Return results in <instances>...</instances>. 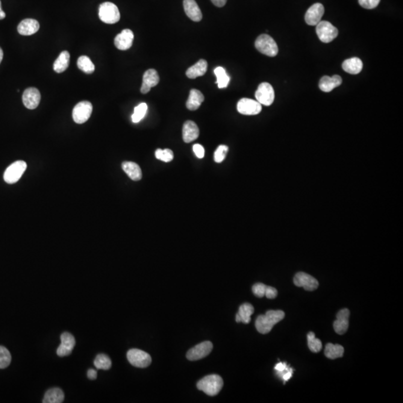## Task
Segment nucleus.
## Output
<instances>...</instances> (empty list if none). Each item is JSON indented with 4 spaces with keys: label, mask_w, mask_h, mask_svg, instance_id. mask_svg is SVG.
<instances>
[{
    "label": "nucleus",
    "mask_w": 403,
    "mask_h": 403,
    "mask_svg": "<svg viewBox=\"0 0 403 403\" xmlns=\"http://www.w3.org/2000/svg\"><path fill=\"white\" fill-rule=\"evenodd\" d=\"M286 314L281 310H268L264 315H259L256 321V327L260 334H268L276 324L284 319Z\"/></svg>",
    "instance_id": "nucleus-1"
},
{
    "label": "nucleus",
    "mask_w": 403,
    "mask_h": 403,
    "mask_svg": "<svg viewBox=\"0 0 403 403\" xmlns=\"http://www.w3.org/2000/svg\"><path fill=\"white\" fill-rule=\"evenodd\" d=\"M224 386V381L220 376L209 375L200 380L198 383V388L206 393L208 396H216L220 393Z\"/></svg>",
    "instance_id": "nucleus-2"
},
{
    "label": "nucleus",
    "mask_w": 403,
    "mask_h": 403,
    "mask_svg": "<svg viewBox=\"0 0 403 403\" xmlns=\"http://www.w3.org/2000/svg\"><path fill=\"white\" fill-rule=\"evenodd\" d=\"M100 19L104 24H114L120 19L118 6L110 2L102 3L99 8Z\"/></svg>",
    "instance_id": "nucleus-3"
},
{
    "label": "nucleus",
    "mask_w": 403,
    "mask_h": 403,
    "mask_svg": "<svg viewBox=\"0 0 403 403\" xmlns=\"http://www.w3.org/2000/svg\"><path fill=\"white\" fill-rule=\"evenodd\" d=\"M256 49L262 54L269 57H275L278 52V46L272 37L268 34H260L254 43Z\"/></svg>",
    "instance_id": "nucleus-4"
},
{
    "label": "nucleus",
    "mask_w": 403,
    "mask_h": 403,
    "mask_svg": "<svg viewBox=\"0 0 403 403\" xmlns=\"http://www.w3.org/2000/svg\"><path fill=\"white\" fill-rule=\"evenodd\" d=\"M318 38L324 43H330L338 36V30L328 21H320L316 26Z\"/></svg>",
    "instance_id": "nucleus-5"
},
{
    "label": "nucleus",
    "mask_w": 403,
    "mask_h": 403,
    "mask_svg": "<svg viewBox=\"0 0 403 403\" xmlns=\"http://www.w3.org/2000/svg\"><path fill=\"white\" fill-rule=\"evenodd\" d=\"M27 168V164L24 160H18L10 164L4 171V182L8 184H14L19 181Z\"/></svg>",
    "instance_id": "nucleus-6"
},
{
    "label": "nucleus",
    "mask_w": 403,
    "mask_h": 403,
    "mask_svg": "<svg viewBox=\"0 0 403 403\" xmlns=\"http://www.w3.org/2000/svg\"><path fill=\"white\" fill-rule=\"evenodd\" d=\"M92 112H93V106L90 102H80L74 107L72 110V119L76 124H84L88 120Z\"/></svg>",
    "instance_id": "nucleus-7"
},
{
    "label": "nucleus",
    "mask_w": 403,
    "mask_h": 403,
    "mask_svg": "<svg viewBox=\"0 0 403 403\" xmlns=\"http://www.w3.org/2000/svg\"><path fill=\"white\" fill-rule=\"evenodd\" d=\"M254 96L256 101L258 102L262 106H270L275 99V92L270 83L263 82L259 84Z\"/></svg>",
    "instance_id": "nucleus-8"
},
{
    "label": "nucleus",
    "mask_w": 403,
    "mask_h": 403,
    "mask_svg": "<svg viewBox=\"0 0 403 403\" xmlns=\"http://www.w3.org/2000/svg\"><path fill=\"white\" fill-rule=\"evenodd\" d=\"M127 358L133 366L145 368L150 365L151 356L148 352L138 349H132L127 352Z\"/></svg>",
    "instance_id": "nucleus-9"
},
{
    "label": "nucleus",
    "mask_w": 403,
    "mask_h": 403,
    "mask_svg": "<svg viewBox=\"0 0 403 403\" xmlns=\"http://www.w3.org/2000/svg\"><path fill=\"white\" fill-rule=\"evenodd\" d=\"M294 283L296 287L303 288L304 290L308 292L316 290L319 286V282L314 277L304 272H298L295 275Z\"/></svg>",
    "instance_id": "nucleus-10"
},
{
    "label": "nucleus",
    "mask_w": 403,
    "mask_h": 403,
    "mask_svg": "<svg viewBox=\"0 0 403 403\" xmlns=\"http://www.w3.org/2000/svg\"><path fill=\"white\" fill-rule=\"evenodd\" d=\"M238 112L244 115L258 114L262 110V106L258 102L243 98L237 104Z\"/></svg>",
    "instance_id": "nucleus-11"
},
{
    "label": "nucleus",
    "mask_w": 403,
    "mask_h": 403,
    "mask_svg": "<svg viewBox=\"0 0 403 403\" xmlns=\"http://www.w3.org/2000/svg\"><path fill=\"white\" fill-rule=\"evenodd\" d=\"M213 349L210 342H204L190 349L187 353V358L190 360H198L208 356Z\"/></svg>",
    "instance_id": "nucleus-12"
},
{
    "label": "nucleus",
    "mask_w": 403,
    "mask_h": 403,
    "mask_svg": "<svg viewBox=\"0 0 403 403\" xmlns=\"http://www.w3.org/2000/svg\"><path fill=\"white\" fill-rule=\"evenodd\" d=\"M60 346L57 350V354L59 357L70 356L74 350L76 345L75 338L69 332H64L60 336Z\"/></svg>",
    "instance_id": "nucleus-13"
},
{
    "label": "nucleus",
    "mask_w": 403,
    "mask_h": 403,
    "mask_svg": "<svg viewBox=\"0 0 403 403\" xmlns=\"http://www.w3.org/2000/svg\"><path fill=\"white\" fill-rule=\"evenodd\" d=\"M324 14V7L321 3H315L308 9L304 20L309 26H316Z\"/></svg>",
    "instance_id": "nucleus-14"
},
{
    "label": "nucleus",
    "mask_w": 403,
    "mask_h": 403,
    "mask_svg": "<svg viewBox=\"0 0 403 403\" xmlns=\"http://www.w3.org/2000/svg\"><path fill=\"white\" fill-rule=\"evenodd\" d=\"M350 315L349 309L344 308L337 314V319L333 324L334 331L337 334H344L349 328V318Z\"/></svg>",
    "instance_id": "nucleus-15"
},
{
    "label": "nucleus",
    "mask_w": 403,
    "mask_h": 403,
    "mask_svg": "<svg viewBox=\"0 0 403 403\" xmlns=\"http://www.w3.org/2000/svg\"><path fill=\"white\" fill-rule=\"evenodd\" d=\"M40 93L36 88H28L22 94V102L28 109H36L40 104Z\"/></svg>",
    "instance_id": "nucleus-16"
},
{
    "label": "nucleus",
    "mask_w": 403,
    "mask_h": 403,
    "mask_svg": "<svg viewBox=\"0 0 403 403\" xmlns=\"http://www.w3.org/2000/svg\"><path fill=\"white\" fill-rule=\"evenodd\" d=\"M134 34L130 30H124L116 36L114 45L120 50H127L132 46Z\"/></svg>",
    "instance_id": "nucleus-17"
},
{
    "label": "nucleus",
    "mask_w": 403,
    "mask_h": 403,
    "mask_svg": "<svg viewBox=\"0 0 403 403\" xmlns=\"http://www.w3.org/2000/svg\"><path fill=\"white\" fill-rule=\"evenodd\" d=\"M160 78L158 74L154 69H150L144 74L143 83H142L140 92L144 94H146L150 92L152 88L154 87L158 84Z\"/></svg>",
    "instance_id": "nucleus-18"
},
{
    "label": "nucleus",
    "mask_w": 403,
    "mask_h": 403,
    "mask_svg": "<svg viewBox=\"0 0 403 403\" xmlns=\"http://www.w3.org/2000/svg\"><path fill=\"white\" fill-rule=\"evenodd\" d=\"M40 28V24L36 20L25 19L20 22L18 31L20 34L30 36L36 34Z\"/></svg>",
    "instance_id": "nucleus-19"
},
{
    "label": "nucleus",
    "mask_w": 403,
    "mask_h": 403,
    "mask_svg": "<svg viewBox=\"0 0 403 403\" xmlns=\"http://www.w3.org/2000/svg\"><path fill=\"white\" fill-rule=\"evenodd\" d=\"M184 12L187 16L194 22H200L202 19V14L195 0H184Z\"/></svg>",
    "instance_id": "nucleus-20"
},
{
    "label": "nucleus",
    "mask_w": 403,
    "mask_h": 403,
    "mask_svg": "<svg viewBox=\"0 0 403 403\" xmlns=\"http://www.w3.org/2000/svg\"><path fill=\"white\" fill-rule=\"evenodd\" d=\"M342 84V78L340 76L334 75L332 77L325 76L320 80L319 88L322 92L328 93Z\"/></svg>",
    "instance_id": "nucleus-21"
},
{
    "label": "nucleus",
    "mask_w": 403,
    "mask_h": 403,
    "mask_svg": "<svg viewBox=\"0 0 403 403\" xmlns=\"http://www.w3.org/2000/svg\"><path fill=\"white\" fill-rule=\"evenodd\" d=\"M200 130L198 125L192 120L186 121L183 126L182 137L186 143H190L198 138Z\"/></svg>",
    "instance_id": "nucleus-22"
},
{
    "label": "nucleus",
    "mask_w": 403,
    "mask_h": 403,
    "mask_svg": "<svg viewBox=\"0 0 403 403\" xmlns=\"http://www.w3.org/2000/svg\"><path fill=\"white\" fill-rule=\"evenodd\" d=\"M124 172L133 181H140L142 178V171L138 164L132 162H125L122 164Z\"/></svg>",
    "instance_id": "nucleus-23"
},
{
    "label": "nucleus",
    "mask_w": 403,
    "mask_h": 403,
    "mask_svg": "<svg viewBox=\"0 0 403 403\" xmlns=\"http://www.w3.org/2000/svg\"><path fill=\"white\" fill-rule=\"evenodd\" d=\"M207 70L208 62L204 59H201L198 63L188 69V70L186 71V76L189 78L194 80V78L204 76Z\"/></svg>",
    "instance_id": "nucleus-24"
},
{
    "label": "nucleus",
    "mask_w": 403,
    "mask_h": 403,
    "mask_svg": "<svg viewBox=\"0 0 403 403\" xmlns=\"http://www.w3.org/2000/svg\"><path fill=\"white\" fill-rule=\"evenodd\" d=\"M342 68L348 74L356 75L362 70L363 63L358 58H352L345 60L342 64Z\"/></svg>",
    "instance_id": "nucleus-25"
},
{
    "label": "nucleus",
    "mask_w": 403,
    "mask_h": 403,
    "mask_svg": "<svg viewBox=\"0 0 403 403\" xmlns=\"http://www.w3.org/2000/svg\"><path fill=\"white\" fill-rule=\"evenodd\" d=\"M204 98L202 94L196 89H192L190 92L188 100L186 102L187 108L190 110H196L200 107Z\"/></svg>",
    "instance_id": "nucleus-26"
},
{
    "label": "nucleus",
    "mask_w": 403,
    "mask_h": 403,
    "mask_svg": "<svg viewBox=\"0 0 403 403\" xmlns=\"http://www.w3.org/2000/svg\"><path fill=\"white\" fill-rule=\"evenodd\" d=\"M254 313V307L250 303H244L239 308L238 313L236 314V322L249 324L251 320V315Z\"/></svg>",
    "instance_id": "nucleus-27"
},
{
    "label": "nucleus",
    "mask_w": 403,
    "mask_h": 403,
    "mask_svg": "<svg viewBox=\"0 0 403 403\" xmlns=\"http://www.w3.org/2000/svg\"><path fill=\"white\" fill-rule=\"evenodd\" d=\"M70 57V56L68 51H63L60 52L53 64L54 72H58V74L64 72L69 66Z\"/></svg>",
    "instance_id": "nucleus-28"
},
{
    "label": "nucleus",
    "mask_w": 403,
    "mask_h": 403,
    "mask_svg": "<svg viewBox=\"0 0 403 403\" xmlns=\"http://www.w3.org/2000/svg\"><path fill=\"white\" fill-rule=\"evenodd\" d=\"M64 400V394L58 388L50 389L45 394L44 403H62Z\"/></svg>",
    "instance_id": "nucleus-29"
},
{
    "label": "nucleus",
    "mask_w": 403,
    "mask_h": 403,
    "mask_svg": "<svg viewBox=\"0 0 403 403\" xmlns=\"http://www.w3.org/2000/svg\"><path fill=\"white\" fill-rule=\"evenodd\" d=\"M325 356L330 359H336L338 358L343 357L344 353V348L339 344H327L324 350Z\"/></svg>",
    "instance_id": "nucleus-30"
},
{
    "label": "nucleus",
    "mask_w": 403,
    "mask_h": 403,
    "mask_svg": "<svg viewBox=\"0 0 403 403\" xmlns=\"http://www.w3.org/2000/svg\"><path fill=\"white\" fill-rule=\"evenodd\" d=\"M214 74L216 76V84L219 88H225L228 86L230 82V77L227 75L225 69L222 66H218L215 68Z\"/></svg>",
    "instance_id": "nucleus-31"
},
{
    "label": "nucleus",
    "mask_w": 403,
    "mask_h": 403,
    "mask_svg": "<svg viewBox=\"0 0 403 403\" xmlns=\"http://www.w3.org/2000/svg\"><path fill=\"white\" fill-rule=\"evenodd\" d=\"M77 66L78 69L87 74H92L94 72L95 66L90 58L83 56L78 58L77 60Z\"/></svg>",
    "instance_id": "nucleus-32"
},
{
    "label": "nucleus",
    "mask_w": 403,
    "mask_h": 403,
    "mask_svg": "<svg viewBox=\"0 0 403 403\" xmlns=\"http://www.w3.org/2000/svg\"><path fill=\"white\" fill-rule=\"evenodd\" d=\"M148 106L145 102L140 103L138 106L134 108V113L132 116V122L134 124H138L140 120L144 118L146 116V112H148Z\"/></svg>",
    "instance_id": "nucleus-33"
},
{
    "label": "nucleus",
    "mask_w": 403,
    "mask_h": 403,
    "mask_svg": "<svg viewBox=\"0 0 403 403\" xmlns=\"http://www.w3.org/2000/svg\"><path fill=\"white\" fill-rule=\"evenodd\" d=\"M94 366L98 369L108 370L112 368V360L106 354H99L95 358Z\"/></svg>",
    "instance_id": "nucleus-34"
},
{
    "label": "nucleus",
    "mask_w": 403,
    "mask_h": 403,
    "mask_svg": "<svg viewBox=\"0 0 403 403\" xmlns=\"http://www.w3.org/2000/svg\"><path fill=\"white\" fill-rule=\"evenodd\" d=\"M307 340L308 346L312 352H319L322 350V343L320 339L316 338L314 333L312 332H309L307 336Z\"/></svg>",
    "instance_id": "nucleus-35"
},
{
    "label": "nucleus",
    "mask_w": 403,
    "mask_h": 403,
    "mask_svg": "<svg viewBox=\"0 0 403 403\" xmlns=\"http://www.w3.org/2000/svg\"><path fill=\"white\" fill-rule=\"evenodd\" d=\"M12 356L4 346H0V369H4L10 365Z\"/></svg>",
    "instance_id": "nucleus-36"
},
{
    "label": "nucleus",
    "mask_w": 403,
    "mask_h": 403,
    "mask_svg": "<svg viewBox=\"0 0 403 403\" xmlns=\"http://www.w3.org/2000/svg\"><path fill=\"white\" fill-rule=\"evenodd\" d=\"M156 158L164 162H170L174 159V152L169 149H158L156 151Z\"/></svg>",
    "instance_id": "nucleus-37"
},
{
    "label": "nucleus",
    "mask_w": 403,
    "mask_h": 403,
    "mask_svg": "<svg viewBox=\"0 0 403 403\" xmlns=\"http://www.w3.org/2000/svg\"><path fill=\"white\" fill-rule=\"evenodd\" d=\"M228 152V148L226 145H220L218 146L214 152V160L216 163H221L224 162V159L226 157L227 153Z\"/></svg>",
    "instance_id": "nucleus-38"
},
{
    "label": "nucleus",
    "mask_w": 403,
    "mask_h": 403,
    "mask_svg": "<svg viewBox=\"0 0 403 403\" xmlns=\"http://www.w3.org/2000/svg\"><path fill=\"white\" fill-rule=\"evenodd\" d=\"M268 286L263 283H256L252 286V292L257 298H262L265 296V292Z\"/></svg>",
    "instance_id": "nucleus-39"
},
{
    "label": "nucleus",
    "mask_w": 403,
    "mask_h": 403,
    "mask_svg": "<svg viewBox=\"0 0 403 403\" xmlns=\"http://www.w3.org/2000/svg\"><path fill=\"white\" fill-rule=\"evenodd\" d=\"M380 2V0H358L360 6L366 9L375 8Z\"/></svg>",
    "instance_id": "nucleus-40"
},
{
    "label": "nucleus",
    "mask_w": 403,
    "mask_h": 403,
    "mask_svg": "<svg viewBox=\"0 0 403 403\" xmlns=\"http://www.w3.org/2000/svg\"><path fill=\"white\" fill-rule=\"evenodd\" d=\"M274 369L276 370V371L278 375L281 376H282L284 372H287V371L290 369V368L288 366L287 364L280 362V363L277 364L276 365Z\"/></svg>",
    "instance_id": "nucleus-41"
},
{
    "label": "nucleus",
    "mask_w": 403,
    "mask_h": 403,
    "mask_svg": "<svg viewBox=\"0 0 403 403\" xmlns=\"http://www.w3.org/2000/svg\"><path fill=\"white\" fill-rule=\"evenodd\" d=\"M277 295H278V292H277L275 288L270 287V286H268V287H266V292H265V296H266L268 299H275Z\"/></svg>",
    "instance_id": "nucleus-42"
},
{
    "label": "nucleus",
    "mask_w": 403,
    "mask_h": 403,
    "mask_svg": "<svg viewBox=\"0 0 403 403\" xmlns=\"http://www.w3.org/2000/svg\"><path fill=\"white\" fill-rule=\"evenodd\" d=\"M194 152L198 158H203L204 156V148L200 144H195L193 146Z\"/></svg>",
    "instance_id": "nucleus-43"
},
{
    "label": "nucleus",
    "mask_w": 403,
    "mask_h": 403,
    "mask_svg": "<svg viewBox=\"0 0 403 403\" xmlns=\"http://www.w3.org/2000/svg\"><path fill=\"white\" fill-rule=\"evenodd\" d=\"M292 374H293V369L292 368H290L287 372H284L282 376V378L284 380V382H287L288 380H290L292 378Z\"/></svg>",
    "instance_id": "nucleus-44"
},
{
    "label": "nucleus",
    "mask_w": 403,
    "mask_h": 403,
    "mask_svg": "<svg viewBox=\"0 0 403 403\" xmlns=\"http://www.w3.org/2000/svg\"><path fill=\"white\" fill-rule=\"evenodd\" d=\"M88 377L90 380H95L96 377H98V372H96V371L94 370L90 369L88 371Z\"/></svg>",
    "instance_id": "nucleus-45"
},
{
    "label": "nucleus",
    "mask_w": 403,
    "mask_h": 403,
    "mask_svg": "<svg viewBox=\"0 0 403 403\" xmlns=\"http://www.w3.org/2000/svg\"><path fill=\"white\" fill-rule=\"evenodd\" d=\"M214 6L216 7H222L225 6L227 0H210Z\"/></svg>",
    "instance_id": "nucleus-46"
},
{
    "label": "nucleus",
    "mask_w": 403,
    "mask_h": 403,
    "mask_svg": "<svg viewBox=\"0 0 403 403\" xmlns=\"http://www.w3.org/2000/svg\"><path fill=\"white\" fill-rule=\"evenodd\" d=\"M6 13H4L3 10H1V12H0V20L4 19V18H6Z\"/></svg>",
    "instance_id": "nucleus-47"
},
{
    "label": "nucleus",
    "mask_w": 403,
    "mask_h": 403,
    "mask_svg": "<svg viewBox=\"0 0 403 403\" xmlns=\"http://www.w3.org/2000/svg\"><path fill=\"white\" fill-rule=\"evenodd\" d=\"M2 59H3V51L2 50V48H0V64H1Z\"/></svg>",
    "instance_id": "nucleus-48"
},
{
    "label": "nucleus",
    "mask_w": 403,
    "mask_h": 403,
    "mask_svg": "<svg viewBox=\"0 0 403 403\" xmlns=\"http://www.w3.org/2000/svg\"><path fill=\"white\" fill-rule=\"evenodd\" d=\"M1 10H2V9L1 0H0V12H1Z\"/></svg>",
    "instance_id": "nucleus-49"
}]
</instances>
